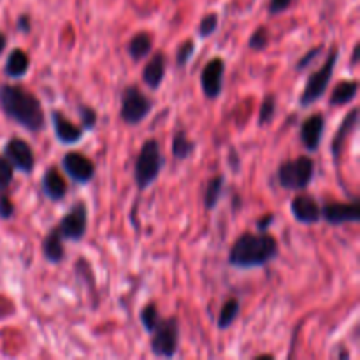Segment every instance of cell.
Wrapping results in <instances>:
<instances>
[{"label": "cell", "instance_id": "9a60e30c", "mask_svg": "<svg viewBox=\"0 0 360 360\" xmlns=\"http://www.w3.org/2000/svg\"><path fill=\"white\" fill-rule=\"evenodd\" d=\"M320 204L315 197L308 195V193H301V195L294 197L290 202V211L294 214L295 220L299 224L304 225H315L322 220V214H320Z\"/></svg>", "mask_w": 360, "mask_h": 360}, {"label": "cell", "instance_id": "ac0fdd59", "mask_svg": "<svg viewBox=\"0 0 360 360\" xmlns=\"http://www.w3.org/2000/svg\"><path fill=\"white\" fill-rule=\"evenodd\" d=\"M165 70H167V58L162 51H157L143 69V81L150 90H158L164 83Z\"/></svg>", "mask_w": 360, "mask_h": 360}, {"label": "cell", "instance_id": "7c38bea8", "mask_svg": "<svg viewBox=\"0 0 360 360\" xmlns=\"http://www.w3.org/2000/svg\"><path fill=\"white\" fill-rule=\"evenodd\" d=\"M320 214H322V220H326L333 227L345 224H359L360 206L359 202H327L326 206L320 207Z\"/></svg>", "mask_w": 360, "mask_h": 360}, {"label": "cell", "instance_id": "83f0119b", "mask_svg": "<svg viewBox=\"0 0 360 360\" xmlns=\"http://www.w3.org/2000/svg\"><path fill=\"white\" fill-rule=\"evenodd\" d=\"M195 41L193 39H186V41H183L181 44L178 46V49H176V63H178V67H186L188 65V62L192 60V56L195 55Z\"/></svg>", "mask_w": 360, "mask_h": 360}, {"label": "cell", "instance_id": "8d00e7d4", "mask_svg": "<svg viewBox=\"0 0 360 360\" xmlns=\"http://www.w3.org/2000/svg\"><path fill=\"white\" fill-rule=\"evenodd\" d=\"M273 224H274V214L269 213L266 214V217L259 218V221H257V229H259V232H267V229H269Z\"/></svg>", "mask_w": 360, "mask_h": 360}, {"label": "cell", "instance_id": "ba28073f", "mask_svg": "<svg viewBox=\"0 0 360 360\" xmlns=\"http://www.w3.org/2000/svg\"><path fill=\"white\" fill-rule=\"evenodd\" d=\"M60 238L63 241L79 243L88 231V207L84 200H76L70 210L60 218L56 225Z\"/></svg>", "mask_w": 360, "mask_h": 360}, {"label": "cell", "instance_id": "9c48e42d", "mask_svg": "<svg viewBox=\"0 0 360 360\" xmlns=\"http://www.w3.org/2000/svg\"><path fill=\"white\" fill-rule=\"evenodd\" d=\"M4 157L7 158L14 171H20L23 174H32L35 167V153L27 141L20 137H13L4 144Z\"/></svg>", "mask_w": 360, "mask_h": 360}, {"label": "cell", "instance_id": "277c9868", "mask_svg": "<svg viewBox=\"0 0 360 360\" xmlns=\"http://www.w3.org/2000/svg\"><path fill=\"white\" fill-rule=\"evenodd\" d=\"M313 178H315V162L308 155L285 160L278 167V183L283 190L302 192L311 185Z\"/></svg>", "mask_w": 360, "mask_h": 360}, {"label": "cell", "instance_id": "f546056e", "mask_svg": "<svg viewBox=\"0 0 360 360\" xmlns=\"http://www.w3.org/2000/svg\"><path fill=\"white\" fill-rule=\"evenodd\" d=\"M269 30L266 27H259L250 37L248 48L253 49V51H264L269 46Z\"/></svg>", "mask_w": 360, "mask_h": 360}, {"label": "cell", "instance_id": "52a82bcc", "mask_svg": "<svg viewBox=\"0 0 360 360\" xmlns=\"http://www.w3.org/2000/svg\"><path fill=\"white\" fill-rule=\"evenodd\" d=\"M179 348V322L176 316L160 320L151 333L150 350L158 359L176 357Z\"/></svg>", "mask_w": 360, "mask_h": 360}, {"label": "cell", "instance_id": "cb8c5ba5", "mask_svg": "<svg viewBox=\"0 0 360 360\" xmlns=\"http://www.w3.org/2000/svg\"><path fill=\"white\" fill-rule=\"evenodd\" d=\"M239 313H241V302H239V299L232 297L229 299V301H225V304L221 306L220 313H218V320H217L218 329L227 330L229 327L234 326Z\"/></svg>", "mask_w": 360, "mask_h": 360}, {"label": "cell", "instance_id": "f35d334b", "mask_svg": "<svg viewBox=\"0 0 360 360\" xmlns=\"http://www.w3.org/2000/svg\"><path fill=\"white\" fill-rule=\"evenodd\" d=\"M6 46H7V39H6V35H4L2 32H0V55H2V53H4Z\"/></svg>", "mask_w": 360, "mask_h": 360}, {"label": "cell", "instance_id": "4dcf8cb0", "mask_svg": "<svg viewBox=\"0 0 360 360\" xmlns=\"http://www.w3.org/2000/svg\"><path fill=\"white\" fill-rule=\"evenodd\" d=\"M218 25H220V18H218L217 13L206 14L199 23V30H197L199 32V37H211L218 30Z\"/></svg>", "mask_w": 360, "mask_h": 360}, {"label": "cell", "instance_id": "e575fe53", "mask_svg": "<svg viewBox=\"0 0 360 360\" xmlns=\"http://www.w3.org/2000/svg\"><path fill=\"white\" fill-rule=\"evenodd\" d=\"M292 2H294V0H269V6H267V11H269V14L276 16V14L285 13V11H287L288 7H290Z\"/></svg>", "mask_w": 360, "mask_h": 360}, {"label": "cell", "instance_id": "1f68e13d", "mask_svg": "<svg viewBox=\"0 0 360 360\" xmlns=\"http://www.w3.org/2000/svg\"><path fill=\"white\" fill-rule=\"evenodd\" d=\"M13 179H14L13 165H11L9 162H7V158L2 155V157H0V190L9 188Z\"/></svg>", "mask_w": 360, "mask_h": 360}, {"label": "cell", "instance_id": "6da1fadb", "mask_svg": "<svg viewBox=\"0 0 360 360\" xmlns=\"http://www.w3.org/2000/svg\"><path fill=\"white\" fill-rule=\"evenodd\" d=\"M0 108L4 115L32 134L46 129V115L41 101L20 84L0 86Z\"/></svg>", "mask_w": 360, "mask_h": 360}, {"label": "cell", "instance_id": "44dd1931", "mask_svg": "<svg viewBox=\"0 0 360 360\" xmlns=\"http://www.w3.org/2000/svg\"><path fill=\"white\" fill-rule=\"evenodd\" d=\"M151 49H153V35L148 32H137L130 37L129 44H127V51L134 62H141L146 56H150Z\"/></svg>", "mask_w": 360, "mask_h": 360}, {"label": "cell", "instance_id": "836d02e7", "mask_svg": "<svg viewBox=\"0 0 360 360\" xmlns=\"http://www.w3.org/2000/svg\"><path fill=\"white\" fill-rule=\"evenodd\" d=\"M320 53H322V46H319V48H313V49H309L308 53H306L304 56H302L301 60H299L297 62V65H295V70H297V72H302V70L306 69V67H309L313 63V60L316 58V56L320 55Z\"/></svg>", "mask_w": 360, "mask_h": 360}, {"label": "cell", "instance_id": "7402d4cb", "mask_svg": "<svg viewBox=\"0 0 360 360\" xmlns=\"http://www.w3.org/2000/svg\"><path fill=\"white\" fill-rule=\"evenodd\" d=\"M359 94V81H341L334 86L330 94L329 104L333 108H341V105L352 104L357 98Z\"/></svg>", "mask_w": 360, "mask_h": 360}, {"label": "cell", "instance_id": "ab89813d", "mask_svg": "<svg viewBox=\"0 0 360 360\" xmlns=\"http://www.w3.org/2000/svg\"><path fill=\"white\" fill-rule=\"evenodd\" d=\"M6 315H7V306H6V302L0 301V319H4Z\"/></svg>", "mask_w": 360, "mask_h": 360}, {"label": "cell", "instance_id": "d4e9b609", "mask_svg": "<svg viewBox=\"0 0 360 360\" xmlns=\"http://www.w3.org/2000/svg\"><path fill=\"white\" fill-rule=\"evenodd\" d=\"M195 143L188 139L186 134L181 132V130L176 132L174 137H172V157L176 160H188L193 155V151H195Z\"/></svg>", "mask_w": 360, "mask_h": 360}, {"label": "cell", "instance_id": "2e32d148", "mask_svg": "<svg viewBox=\"0 0 360 360\" xmlns=\"http://www.w3.org/2000/svg\"><path fill=\"white\" fill-rule=\"evenodd\" d=\"M357 123H359V109L354 108L347 116H345L340 129L336 130V136H334L333 141H330V155H333L336 164L340 162L341 153H343L348 137H350L352 134L355 132V129H357Z\"/></svg>", "mask_w": 360, "mask_h": 360}, {"label": "cell", "instance_id": "74e56055", "mask_svg": "<svg viewBox=\"0 0 360 360\" xmlns=\"http://www.w3.org/2000/svg\"><path fill=\"white\" fill-rule=\"evenodd\" d=\"M359 49H360V44L357 42V44L354 46V53H352V67H357L359 63Z\"/></svg>", "mask_w": 360, "mask_h": 360}, {"label": "cell", "instance_id": "30bf717a", "mask_svg": "<svg viewBox=\"0 0 360 360\" xmlns=\"http://www.w3.org/2000/svg\"><path fill=\"white\" fill-rule=\"evenodd\" d=\"M60 164H62L67 178H70V181H74L76 185H88L95 176L94 162L84 157L83 153H77V151H69V153L63 155Z\"/></svg>", "mask_w": 360, "mask_h": 360}, {"label": "cell", "instance_id": "d6986e66", "mask_svg": "<svg viewBox=\"0 0 360 360\" xmlns=\"http://www.w3.org/2000/svg\"><path fill=\"white\" fill-rule=\"evenodd\" d=\"M30 70V56L27 55V51L21 48H14L9 53L6 60V65H4V74H6L9 79H23L25 76Z\"/></svg>", "mask_w": 360, "mask_h": 360}, {"label": "cell", "instance_id": "3957f363", "mask_svg": "<svg viewBox=\"0 0 360 360\" xmlns=\"http://www.w3.org/2000/svg\"><path fill=\"white\" fill-rule=\"evenodd\" d=\"M164 165L165 158L162 155L160 143L157 139L144 141L134 164V183L139 192H144L157 181Z\"/></svg>", "mask_w": 360, "mask_h": 360}, {"label": "cell", "instance_id": "484cf974", "mask_svg": "<svg viewBox=\"0 0 360 360\" xmlns=\"http://www.w3.org/2000/svg\"><path fill=\"white\" fill-rule=\"evenodd\" d=\"M139 320H141V326H143V329L146 330L148 334H151L162 319H160V313H158L157 306H155L153 302H148V304L141 309Z\"/></svg>", "mask_w": 360, "mask_h": 360}, {"label": "cell", "instance_id": "5bb4252c", "mask_svg": "<svg viewBox=\"0 0 360 360\" xmlns=\"http://www.w3.org/2000/svg\"><path fill=\"white\" fill-rule=\"evenodd\" d=\"M49 118H51L53 132H55L58 143L65 144V146H74V144H77L84 137L83 127L74 125L63 112L55 109V111H51Z\"/></svg>", "mask_w": 360, "mask_h": 360}, {"label": "cell", "instance_id": "5b68a950", "mask_svg": "<svg viewBox=\"0 0 360 360\" xmlns=\"http://www.w3.org/2000/svg\"><path fill=\"white\" fill-rule=\"evenodd\" d=\"M338 60H340V49L333 48L329 55H327L323 65L308 77V83H306L304 90H302L301 97H299V108H311L313 104H316L326 95L327 88H329L330 81H333Z\"/></svg>", "mask_w": 360, "mask_h": 360}, {"label": "cell", "instance_id": "7a4b0ae2", "mask_svg": "<svg viewBox=\"0 0 360 360\" xmlns=\"http://www.w3.org/2000/svg\"><path fill=\"white\" fill-rule=\"evenodd\" d=\"M278 241L267 232H243L229 250L227 262L241 271L259 269L278 257Z\"/></svg>", "mask_w": 360, "mask_h": 360}, {"label": "cell", "instance_id": "d6a6232c", "mask_svg": "<svg viewBox=\"0 0 360 360\" xmlns=\"http://www.w3.org/2000/svg\"><path fill=\"white\" fill-rule=\"evenodd\" d=\"M14 213H16V210H14L11 197L7 195L6 190H0V218L2 220H13Z\"/></svg>", "mask_w": 360, "mask_h": 360}, {"label": "cell", "instance_id": "4316f807", "mask_svg": "<svg viewBox=\"0 0 360 360\" xmlns=\"http://www.w3.org/2000/svg\"><path fill=\"white\" fill-rule=\"evenodd\" d=\"M274 116H276V97L273 94L266 95L262 101V105H260L259 112V125L267 127L273 123Z\"/></svg>", "mask_w": 360, "mask_h": 360}, {"label": "cell", "instance_id": "603a6c76", "mask_svg": "<svg viewBox=\"0 0 360 360\" xmlns=\"http://www.w3.org/2000/svg\"><path fill=\"white\" fill-rule=\"evenodd\" d=\"M225 186V178L224 176H214L210 181L206 183V188H204V207L207 211L217 210L218 202L221 199V193H224Z\"/></svg>", "mask_w": 360, "mask_h": 360}, {"label": "cell", "instance_id": "ffe728a7", "mask_svg": "<svg viewBox=\"0 0 360 360\" xmlns=\"http://www.w3.org/2000/svg\"><path fill=\"white\" fill-rule=\"evenodd\" d=\"M42 257L49 264H60L65 259V248H63V239L60 238L56 227H53L42 239Z\"/></svg>", "mask_w": 360, "mask_h": 360}, {"label": "cell", "instance_id": "8992f818", "mask_svg": "<svg viewBox=\"0 0 360 360\" xmlns=\"http://www.w3.org/2000/svg\"><path fill=\"white\" fill-rule=\"evenodd\" d=\"M153 109V101L141 91L139 86L130 84L123 88L122 98H120V118L127 125H139L141 122L150 116Z\"/></svg>", "mask_w": 360, "mask_h": 360}, {"label": "cell", "instance_id": "8fae6325", "mask_svg": "<svg viewBox=\"0 0 360 360\" xmlns=\"http://www.w3.org/2000/svg\"><path fill=\"white\" fill-rule=\"evenodd\" d=\"M224 77H225V60L217 56L210 60L200 70V88H202L204 97L210 101H217L224 91Z\"/></svg>", "mask_w": 360, "mask_h": 360}, {"label": "cell", "instance_id": "d590c367", "mask_svg": "<svg viewBox=\"0 0 360 360\" xmlns=\"http://www.w3.org/2000/svg\"><path fill=\"white\" fill-rule=\"evenodd\" d=\"M16 28H18V32H20V34H30L32 32V25H30V16H28V14H21L20 18H18V21H16Z\"/></svg>", "mask_w": 360, "mask_h": 360}, {"label": "cell", "instance_id": "f1b7e54d", "mask_svg": "<svg viewBox=\"0 0 360 360\" xmlns=\"http://www.w3.org/2000/svg\"><path fill=\"white\" fill-rule=\"evenodd\" d=\"M77 115H79V122H81V127H83L84 132H90V130H94L95 127H97L98 115L94 108H90V105H84V104L77 105Z\"/></svg>", "mask_w": 360, "mask_h": 360}, {"label": "cell", "instance_id": "4fadbf2b", "mask_svg": "<svg viewBox=\"0 0 360 360\" xmlns=\"http://www.w3.org/2000/svg\"><path fill=\"white\" fill-rule=\"evenodd\" d=\"M323 134H326V116L322 112H315V115L308 116L301 123V129H299V137H301L302 146L309 153L319 151L323 139Z\"/></svg>", "mask_w": 360, "mask_h": 360}, {"label": "cell", "instance_id": "e0dca14e", "mask_svg": "<svg viewBox=\"0 0 360 360\" xmlns=\"http://www.w3.org/2000/svg\"><path fill=\"white\" fill-rule=\"evenodd\" d=\"M41 188L46 199H49L51 202H60L67 195V183L56 167L46 169L41 178Z\"/></svg>", "mask_w": 360, "mask_h": 360}]
</instances>
